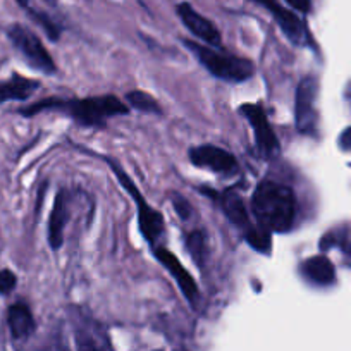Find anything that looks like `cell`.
Wrapping results in <instances>:
<instances>
[{
    "label": "cell",
    "instance_id": "obj_17",
    "mask_svg": "<svg viewBox=\"0 0 351 351\" xmlns=\"http://www.w3.org/2000/svg\"><path fill=\"white\" fill-rule=\"evenodd\" d=\"M126 100L130 102L131 107H134L136 110L145 114H162L160 106H158L157 100L150 95V93L140 92V90H134L126 95Z\"/></svg>",
    "mask_w": 351,
    "mask_h": 351
},
{
    "label": "cell",
    "instance_id": "obj_10",
    "mask_svg": "<svg viewBox=\"0 0 351 351\" xmlns=\"http://www.w3.org/2000/svg\"><path fill=\"white\" fill-rule=\"evenodd\" d=\"M154 253H155V256H157L158 262H160L169 272H171V276L174 278V281L178 282L181 293L186 296L188 302L190 303L197 302L198 286H197V282H195V279L191 278L190 272L184 269L183 263L180 262V258H178L174 253H171L169 250H165V248H155Z\"/></svg>",
    "mask_w": 351,
    "mask_h": 351
},
{
    "label": "cell",
    "instance_id": "obj_15",
    "mask_svg": "<svg viewBox=\"0 0 351 351\" xmlns=\"http://www.w3.org/2000/svg\"><path fill=\"white\" fill-rule=\"evenodd\" d=\"M67 224V200L66 195L59 193L53 202L49 221V245L52 250H59L64 243V228Z\"/></svg>",
    "mask_w": 351,
    "mask_h": 351
},
{
    "label": "cell",
    "instance_id": "obj_8",
    "mask_svg": "<svg viewBox=\"0 0 351 351\" xmlns=\"http://www.w3.org/2000/svg\"><path fill=\"white\" fill-rule=\"evenodd\" d=\"M191 164L197 167L208 169L219 174H232L238 171V160L228 150L215 145H200L190 150Z\"/></svg>",
    "mask_w": 351,
    "mask_h": 351
},
{
    "label": "cell",
    "instance_id": "obj_3",
    "mask_svg": "<svg viewBox=\"0 0 351 351\" xmlns=\"http://www.w3.org/2000/svg\"><path fill=\"white\" fill-rule=\"evenodd\" d=\"M184 45L193 52L202 62V66L212 74V76L219 77L222 81H229V83H243L248 80L253 74V64L248 59L236 56H228V53L217 52V50L210 49L207 45L193 42V40H184Z\"/></svg>",
    "mask_w": 351,
    "mask_h": 351
},
{
    "label": "cell",
    "instance_id": "obj_16",
    "mask_svg": "<svg viewBox=\"0 0 351 351\" xmlns=\"http://www.w3.org/2000/svg\"><path fill=\"white\" fill-rule=\"evenodd\" d=\"M302 272L308 281L315 285L327 286L336 279V271L329 258L326 256H312L302 263Z\"/></svg>",
    "mask_w": 351,
    "mask_h": 351
},
{
    "label": "cell",
    "instance_id": "obj_9",
    "mask_svg": "<svg viewBox=\"0 0 351 351\" xmlns=\"http://www.w3.org/2000/svg\"><path fill=\"white\" fill-rule=\"evenodd\" d=\"M178 16L181 18L183 25L193 33L197 38H200L202 42H205L207 45L212 47H221V33L215 28L214 23L210 19H207L205 16H202L193 5H190L188 2L178 5Z\"/></svg>",
    "mask_w": 351,
    "mask_h": 351
},
{
    "label": "cell",
    "instance_id": "obj_1",
    "mask_svg": "<svg viewBox=\"0 0 351 351\" xmlns=\"http://www.w3.org/2000/svg\"><path fill=\"white\" fill-rule=\"evenodd\" d=\"M53 110V112H62L74 119L83 126H104L109 117L124 116L130 112L126 106L121 102L117 97L104 95V97H88V99H45L26 109L19 110V114L26 117H32L38 112Z\"/></svg>",
    "mask_w": 351,
    "mask_h": 351
},
{
    "label": "cell",
    "instance_id": "obj_22",
    "mask_svg": "<svg viewBox=\"0 0 351 351\" xmlns=\"http://www.w3.org/2000/svg\"><path fill=\"white\" fill-rule=\"evenodd\" d=\"M23 9H28L29 8V0H16Z\"/></svg>",
    "mask_w": 351,
    "mask_h": 351
},
{
    "label": "cell",
    "instance_id": "obj_21",
    "mask_svg": "<svg viewBox=\"0 0 351 351\" xmlns=\"http://www.w3.org/2000/svg\"><path fill=\"white\" fill-rule=\"evenodd\" d=\"M174 208L178 210V214H180L183 219H188V215L191 214L190 204H188L183 197H180V195H176L174 197Z\"/></svg>",
    "mask_w": 351,
    "mask_h": 351
},
{
    "label": "cell",
    "instance_id": "obj_6",
    "mask_svg": "<svg viewBox=\"0 0 351 351\" xmlns=\"http://www.w3.org/2000/svg\"><path fill=\"white\" fill-rule=\"evenodd\" d=\"M239 112L248 119L255 136V145L263 158H274L279 154V140L274 130L269 124L267 114L260 104H245L239 107Z\"/></svg>",
    "mask_w": 351,
    "mask_h": 351
},
{
    "label": "cell",
    "instance_id": "obj_7",
    "mask_svg": "<svg viewBox=\"0 0 351 351\" xmlns=\"http://www.w3.org/2000/svg\"><path fill=\"white\" fill-rule=\"evenodd\" d=\"M317 81L313 77H305L298 84L295 100V117L296 128L303 134H313L317 130Z\"/></svg>",
    "mask_w": 351,
    "mask_h": 351
},
{
    "label": "cell",
    "instance_id": "obj_14",
    "mask_svg": "<svg viewBox=\"0 0 351 351\" xmlns=\"http://www.w3.org/2000/svg\"><path fill=\"white\" fill-rule=\"evenodd\" d=\"M8 324L14 339H25L35 330V319L26 303H14L8 310Z\"/></svg>",
    "mask_w": 351,
    "mask_h": 351
},
{
    "label": "cell",
    "instance_id": "obj_20",
    "mask_svg": "<svg viewBox=\"0 0 351 351\" xmlns=\"http://www.w3.org/2000/svg\"><path fill=\"white\" fill-rule=\"evenodd\" d=\"M188 248L191 250V253H193L195 258L200 260L202 255H204V236H202L200 232H197V234H191L190 241H188Z\"/></svg>",
    "mask_w": 351,
    "mask_h": 351
},
{
    "label": "cell",
    "instance_id": "obj_23",
    "mask_svg": "<svg viewBox=\"0 0 351 351\" xmlns=\"http://www.w3.org/2000/svg\"><path fill=\"white\" fill-rule=\"evenodd\" d=\"M90 351H95V350H90Z\"/></svg>",
    "mask_w": 351,
    "mask_h": 351
},
{
    "label": "cell",
    "instance_id": "obj_2",
    "mask_svg": "<svg viewBox=\"0 0 351 351\" xmlns=\"http://www.w3.org/2000/svg\"><path fill=\"white\" fill-rule=\"evenodd\" d=\"M252 210L263 231L288 232L296 217L295 193L286 184L263 180L253 191Z\"/></svg>",
    "mask_w": 351,
    "mask_h": 351
},
{
    "label": "cell",
    "instance_id": "obj_19",
    "mask_svg": "<svg viewBox=\"0 0 351 351\" xmlns=\"http://www.w3.org/2000/svg\"><path fill=\"white\" fill-rule=\"evenodd\" d=\"M16 285H18V278L12 271L9 269H2L0 271V295H9L16 289Z\"/></svg>",
    "mask_w": 351,
    "mask_h": 351
},
{
    "label": "cell",
    "instance_id": "obj_5",
    "mask_svg": "<svg viewBox=\"0 0 351 351\" xmlns=\"http://www.w3.org/2000/svg\"><path fill=\"white\" fill-rule=\"evenodd\" d=\"M8 36L12 45L19 50V53L25 57V60L33 69L40 71L43 74H56V62L50 57L49 50L45 49L42 40L32 29L16 23V25L9 26Z\"/></svg>",
    "mask_w": 351,
    "mask_h": 351
},
{
    "label": "cell",
    "instance_id": "obj_4",
    "mask_svg": "<svg viewBox=\"0 0 351 351\" xmlns=\"http://www.w3.org/2000/svg\"><path fill=\"white\" fill-rule=\"evenodd\" d=\"M110 167H112V171L116 172L119 183L126 188V191L131 195V198L136 202L138 226H140V231L141 234H143V238L147 239L150 245H157L158 238L164 234V229H165V222H164V217H162V214L145 202L143 195L140 193L136 184L130 180V176H128L119 165L110 162Z\"/></svg>",
    "mask_w": 351,
    "mask_h": 351
},
{
    "label": "cell",
    "instance_id": "obj_13",
    "mask_svg": "<svg viewBox=\"0 0 351 351\" xmlns=\"http://www.w3.org/2000/svg\"><path fill=\"white\" fill-rule=\"evenodd\" d=\"M40 88V81L32 77L12 74L8 81H0V104L21 102L29 99Z\"/></svg>",
    "mask_w": 351,
    "mask_h": 351
},
{
    "label": "cell",
    "instance_id": "obj_18",
    "mask_svg": "<svg viewBox=\"0 0 351 351\" xmlns=\"http://www.w3.org/2000/svg\"><path fill=\"white\" fill-rule=\"evenodd\" d=\"M26 12H28L29 18H32L33 21L38 23V25L42 26L43 32H45L47 35L50 36V40H59L60 29H59V26H57L56 23L52 21V18H49V16H47L45 12L35 11V9H32V8L26 9Z\"/></svg>",
    "mask_w": 351,
    "mask_h": 351
},
{
    "label": "cell",
    "instance_id": "obj_12",
    "mask_svg": "<svg viewBox=\"0 0 351 351\" xmlns=\"http://www.w3.org/2000/svg\"><path fill=\"white\" fill-rule=\"evenodd\" d=\"M217 200L221 202L222 210L228 215L229 221H231L236 228L241 229V231L245 232V236L256 228V226L252 224V219H250L248 210H246L245 202H243V198L239 197L236 191H224L222 195H217Z\"/></svg>",
    "mask_w": 351,
    "mask_h": 351
},
{
    "label": "cell",
    "instance_id": "obj_11",
    "mask_svg": "<svg viewBox=\"0 0 351 351\" xmlns=\"http://www.w3.org/2000/svg\"><path fill=\"white\" fill-rule=\"evenodd\" d=\"M260 4L265 5V8L271 11L272 18L276 19V23L279 25V28L285 32V35L291 40L296 45H302L306 38V32L303 23L300 21L298 16L295 12H291L289 9H286L285 5H281L278 0H258Z\"/></svg>",
    "mask_w": 351,
    "mask_h": 351
}]
</instances>
